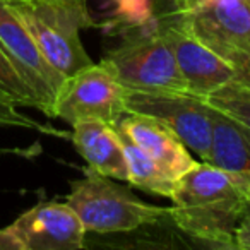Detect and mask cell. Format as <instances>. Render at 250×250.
Returning a JSON list of instances; mask_svg holds the SVG:
<instances>
[{"mask_svg":"<svg viewBox=\"0 0 250 250\" xmlns=\"http://www.w3.org/2000/svg\"><path fill=\"white\" fill-rule=\"evenodd\" d=\"M168 216L194 245L235 249L233 235L250 208V175L197 163L177 180Z\"/></svg>","mask_w":250,"mask_h":250,"instance_id":"1","label":"cell"},{"mask_svg":"<svg viewBox=\"0 0 250 250\" xmlns=\"http://www.w3.org/2000/svg\"><path fill=\"white\" fill-rule=\"evenodd\" d=\"M5 4L62 76L94 63L81 42V29L98 26L87 5L74 0H5Z\"/></svg>","mask_w":250,"mask_h":250,"instance_id":"2","label":"cell"},{"mask_svg":"<svg viewBox=\"0 0 250 250\" xmlns=\"http://www.w3.org/2000/svg\"><path fill=\"white\" fill-rule=\"evenodd\" d=\"M65 202L76 211L86 231L101 235L129 233L168 218V208L147 204L129 187L89 167L84 168V178L70 182Z\"/></svg>","mask_w":250,"mask_h":250,"instance_id":"3","label":"cell"},{"mask_svg":"<svg viewBox=\"0 0 250 250\" xmlns=\"http://www.w3.org/2000/svg\"><path fill=\"white\" fill-rule=\"evenodd\" d=\"M120 38V45L108 50L100 63L127 89L187 91L173 52L161 36L156 21L122 33Z\"/></svg>","mask_w":250,"mask_h":250,"instance_id":"4","label":"cell"},{"mask_svg":"<svg viewBox=\"0 0 250 250\" xmlns=\"http://www.w3.org/2000/svg\"><path fill=\"white\" fill-rule=\"evenodd\" d=\"M235 69L236 79L250 69L249 0H195L184 12L168 18Z\"/></svg>","mask_w":250,"mask_h":250,"instance_id":"5","label":"cell"},{"mask_svg":"<svg viewBox=\"0 0 250 250\" xmlns=\"http://www.w3.org/2000/svg\"><path fill=\"white\" fill-rule=\"evenodd\" d=\"M129 89L101 63H91L65 77L53 101L52 118L67 124L101 120L117 127L129 113Z\"/></svg>","mask_w":250,"mask_h":250,"instance_id":"6","label":"cell"},{"mask_svg":"<svg viewBox=\"0 0 250 250\" xmlns=\"http://www.w3.org/2000/svg\"><path fill=\"white\" fill-rule=\"evenodd\" d=\"M127 110L149 115L168 125L190 151L209 160L212 136V108L204 98L187 91H132L127 94Z\"/></svg>","mask_w":250,"mask_h":250,"instance_id":"7","label":"cell"},{"mask_svg":"<svg viewBox=\"0 0 250 250\" xmlns=\"http://www.w3.org/2000/svg\"><path fill=\"white\" fill-rule=\"evenodd\" d=\"M0 46L7 53L29 89L40 103V111L52 117L53 101L65 76L59 72L45 55L5 0H0Z\"/></svg>","mask_w":250,"mask_h":250,"instance_id":"8","label":"cell"},{"mask_svg":"<svg viewBox=\"0 0 250 250\" xmlns=\"http://www.w3.org/2000/svg\"><path fill=\"white\" fill-rule=\"evenodd\" d=\"M19 250H79L86 247V228L67 202L42 201L7 226Z\"/></svg>","mask_w":250,"mask_h":250,"instance_id":"9","label":"cell"},{"mask_svg":"<svg viewBox=\"0 0 250 250\" xmlns=\"http://www.w3.org/2000/svg\"><path fill=\"white\" fill-rule=\"evenodd\" d=\"M158 29L171 48L178 70L187 84V93L206 98L212 91L236 79L228 62L195 40L184 26L171 19H156Z\"/></svg>","mask_w":250,"mask_h":250,"instance_id":"10","label":"cell"},{"mask_svg":"<svg viewBox=\"0 0 250 250\" xmlns=\"http://www.w3.org/2000/svg\"><path fill=\"white\" fill-rule=\"evenodd\" d=\"M117 129L177 180L197 165L188 147L158 118L129 111L118 122Z\"/></svg>","mask_w":250,"mask_h":250,"instance_id":"11","label":"cell"},{"mask_svg":"<svg viewBox=\"0 0 250 250\" xmlns=\"http://www.w3.org/2000/svg\"><path fill=\"white\" fill-rule=\"evenodd\" d=\"M72 144L94 171L127 182L124 139L115 125L101 120L76 122L72 124Z\"/></svg>","mask_w":250,"mask_h":250,"instance_id":"12","label":"cell"},{"mask_svg":"<svg viewBox=\"0 0 250 250\" xmlns=\"http://www.w3.org/2000/svg\"><path fill=\"white\" fill-rule=\"evenodd\" d=\"M212 108V106H211ZM208 163L238 175H250V132L229 115L212 108Z\"/></svg>","mask_w":250,"mask_h":250,"instance_id":"13","label":"cell"},{"mask_svg":"<svg viewBox=\"0 0 250 250\" xmlns=\"http://www.w3.org/2000/svg\"><path fill=\"white\" fill-rule=\"evenodd\" d=\"M122 139H124V153L125 161H127V182L132 187L147 192V194L171 199L177 178L167 173L153 158L147 156L141 147L130 143L127 137L122 136Z\"/></svg>","mask_w":250,"mask_h":250,"instance_id":"14","label":"cell"},{"mask_svg":"<svg viewBox=\"0 0 250 250\" xmlns=\"http://www.w3.org/2000/svg\"><path fill=\"white\" fill-rule=\"evenodd\" d=\"M113 9L106 21L100 24L106 35L120 36L129 29L144 28L156 21L153 11V0H111Z\"/></svg>","mask_w":250,"mask_h":250,"instance_id":"15","label":"cell"},{"mask_svg":"<svg viewBox=\"0 0 250 250\" xmlns=\"http://www.w3.org/2000/svg\"><path fill=\"white\" fill-rule=\"evenodd\" d=\"M209 106L235 118L250 132V86L231 81L204 98Z\"/></svg>","mask_w":250,"mask_h":250,"instance_id":"16","label":"cell"},{"mask_svg":"<svg viewBox=\"0 0 250 250\" xmlns=\"http://www.w3.org/2000/svg\"><path fill=\"white\" fill-rule=\"evenodd\" d=\"M0 101L14 104V106H28L40 110V103L35 93L29 89L21 74L18 72L7 53L0 46Z\"/></svg>","mask_w":250,"mask_h":250,"instance_id":"17","label":"cell"},{"mask_svg":"<svg viewBox=\"0 0 250 250\" xmlns=\"http://www.w3.org/2000/svg\"><path fill=\"white\" fill-rule=\"evenodd\" d=\"M0 127H18V129H33V130H40V132H48V134H57L60 132L53 129H48L45 125L38 124L33 118L26 117L24 113L18 110V106L9 103H2L0 101Z\"/></svg>","mask_w":250,"mask_h":250,"instance_id":"18","label":"cell"},{"mask_svg":"<svg viewBox=\"0 0 250 250\" xmlns=\"http://www.w3.org/2000/svg\"><path fill=\"white\" fill-rule=\"evenodd\" d=\"M195 0H153L154 18H168L184 12Z\"/></svg>","mask_w":250,"mask_h":250,"instance_id":"19","label":"cell"},{"mask_svg":"<svg viewBox=\"0 0 250 250\" xmlns=\"http://www.w3.org/2000/svg\"><path fill=\"white\" fill-rule=\"evenodd\" d=\"M233 242H235V249L240 250H250V208L240 219L238 226L233 235Z\"/></svg>","mask_w":250,"mask_h":250,"instance_id":"20","label":"cell"},{"mask_svg":"<svg viewBox=\"0 0 250 250\" xmlns=\"http://www.w3.org/2000/svg\"><path fill=\"white\" fill-rule=\"evenodd\" d=\"M0 250H19V245L16 238L11 235V231L5 228H0Z\"/></svg>","mask_w":250,"mask_h":250,"instance_id":"21","label":"cell"},{"mask_svg":"<svg viewBox=\"0 0 250 250\" xmlns=\"http://www.w3.org/2000/svg\"><path fill=\"white\" fill-rule=\"evenodd\" d=\"M235 81H240V83H243V84H247V86H250V69L247 70L243 76H240L238 79H235Z\"/></svg>","mask_w":250,"mask_h":250,"instance_id":"22","label":"cell"},{"mask_svg":"<svg viewBox=\"0 0 250 250\" xmlns=\"http://www.w3.org/2000/svg\"><path fill=\"white\" fill-rule=\"evenodd\" d=\"M74 2H77V4H83V5H87V0H74Z\"/></svg>","mask_w":250,"mask_h":250,"instance_id":"23","label":"cell"},{"mask_svg":"<svg viewBox=\"0 0 250 250\" xmlns=\"http://www.w3.org/2000/svg\"><path fill=\"white\" fill-rule=\"evenodd\" d=\"M249 4H250V0H249Z\"/></svg>","mask_w":250,"mask_h":250,"instance_id":"24","label":"cell"}]
</instances>
